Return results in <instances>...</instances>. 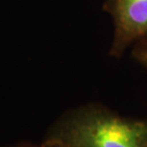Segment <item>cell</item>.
<instances>
[{
  "mask_svg": "<svg viewBox=\"0 0 147 147\" xmlns=\"http://www.w3.org/2000/svg\"><path fill=\"white\" fill-rule=\"evenodd\" d=\"M44 140L68 147H147V119L124 117L100 104L65 111Z\"/></svg>",
  "mask_w": 147,
  "mask_h": 147,
  "instance_id": "cell-1",
  "label": "cell"
},
{
  "mask_svg": "<svg viewBox=\"0 0 147 147\" xmlns=\"http://www.w3.org/2000/svg\"><path fill=\"white\" fill-rule=\"evenodd\" d=\"M115 33L110 55L120 57L131 45L147 38V0H109Z\"/></svg>",
  "mask_w": 147,
  "mask_h": 147,
  "instance_id": "cell-2",
  "label": "cell"
},
{
  "mask_svg": "<svg viewBox=\"0 0 147 147\" xmlns=\"http://www.w3.org/2000/svg\"><path fill=\"white\" fill-rule=\"evenodd\" d=\"M132 56L143 68L147 70V38L137 42L132 50Z\"/></svg>",
  "mask_w": 147,
  "mask_h": 147,
  "instance_id": "cell-3",
  "label": "cell"
},
{
  "mask_svg": "<svg viewBox=\"0 0 147 147\" xmlns=\"http://www.w3.org/2000/svg\"><path fill=\"white\" fill-rule=\"evenodd\" d=\"M7 147H68V146L63 145L61 143L44 140L39 144H32V143H28V142H22V143H18V144H13V145H10V146H7Z\"/></svg>",
  "mask_w": 147,
  "mask_h": 147,
  "instance_id": "cell-4",
  "label": "cell"
}]
</instances>
